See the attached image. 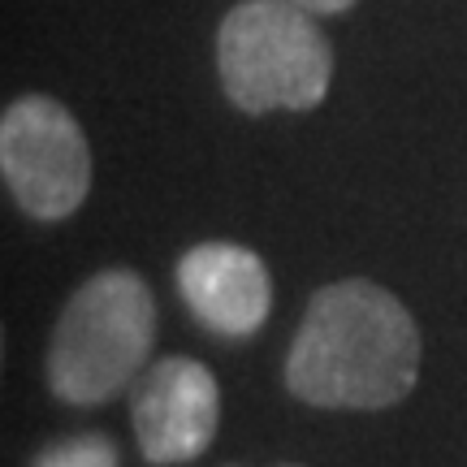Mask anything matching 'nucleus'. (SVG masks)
Masks as SVG:
<instances>
[{
    "mask_svg": "<svg viewBox=\"0 0 467 467\" xmlns=\"http://www.w3.org/2000/svg\"><path fill=\"white\" fill-rule=\"evenodd\" d=\"M420 377V329L377 282L317 290L285 359L295 399L329 411H381L411 394Z\"/></svg>",
    "mask_w": 467,
    "mask_h": 467,
    "instance_id": "f257e3e1",
    "label": "nucleus"
},
{
    "mask_svg": "<svg viewBox=\"0 0 467 467\" xmlns=\"http://www.w3.org/2000/svg\"><path fill=\"white\" fill-rule=\"evenodd\" d=\"M156 342V303L130 268H104L66 303L48 347V389L74 407L109 402L130 385Z\"/></svg>",
    "mask_w": 467,
    "mask_h": 467,
    "instance_id": "f03ea898",
    "label": "nucleus"
},
{
    "mask_svg": "<svg viewBox=\"0 0 467 467\" xmlns=\"http://www.w3.org/2000/svg\"><path fill=\"white\" fill-rule=\"evenodd\" d=\"M217 69L243 113H303L329 91L334 48L295 0H243L221 17Z\"/></svg>",
    "mask_w": 467,
    "mask_h": 467,
    "instance_id": "7ed1b4c3",
    "label": "nucleus"
},
{
    "mask_svg": "<svg viewBox=\"0 0 467 467\" xmlns=\"http://www.w3.org/2000/svg\"><path fill=\"white\" fill-rule=\"evenodd\" d=\"M0 173L35 221H66L87 200L91 151L78 121L52 96H22L0 117Z\"/></svg>",
    "mask_w": 467,
    "mask_h": 467,
    "instance_id": "20e7f679",
    "label": "nucleus"
},
{
    "mask_svg": "<svg viewBox=\"0 0 467 467\" xmlns=\"http://www.w3.org/2000/svg\"><path fill=\"white\" fill-rule=\"evenodd\" d=\"M139 454L151 467H173L200 459L221 424V389L217 377L195 359L169 355L134 381L130 399Z\"/></svg>",
    "mask_w": 467,
    "mask_h": 467,
    "instance_id": "39448f33",
    "label": "nucleus"
},
{
    "mask_svg": "<svg viewBox=\"0 0 467 467\" xmlns=\"http://www.w3.org/2000/svg\"><path fill=\"white\" fill-rule=\"evenodd\" d=\"M178 290L186 307L225 337H247L273 307L265 260L234 243H200L178 260Z\"/></svg>",
    "mask_w": 467,
    "mask_h": 467,
    "instance_id": "423d86ee",
    "label": "nucleus"
},
{
    "mask_svg": "<svg viewBox=\"0 0 467 467\" xmlns=\"http://www.w3.org/2000/svg\"><path fill=\"white\" fill-rule=\"evenodd\" d=\"M35 467H117V446L104 433H83L48 446Z\"/></svg>",
    "mask_w": 467,
    "mask_h": 467,
    "instance_id": "0eeeda50",
    "label": "nucleus"
},
{
    "mask_svg": "<svg viewBox=\"0 0 467 467\" xmlns=\"http://www.w3.org/2000/svg\"><path fill=\"white\" fill-rule=\"evenodd\" d=\"M299 9H307V14H347L355 0H295Z\"/></svg>",
    "mask_w": 467,
    "mask_h": 467,
    "instance_id": "6e6552de",
    "label": "nucleus"
}]
</instances>
